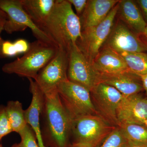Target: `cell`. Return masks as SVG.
<instances>
[{
  "instance_id": "cell-28",
  "label": "cell",
  "mask_w": 147,
  "mask_h": 147,
  "mask_svg": "<svg viewBox=\"0 0 147 147\" xmlns=\"http://www.w3.org/2000/svg\"><path fill=\"white\" fill-rule=\"evenodd\" d=\"M136 3L139 5L142 15L147 24V0H138Z\"/></svg>"
},
{
  "instance_id": "cell-21",
  "label": "cell",
  "mask_w": 147,
  "mask_h": 147,
  "mask_svg": "<svg viewBox=\"0 0 147 147\" xmlns=\"http://www.w3.org/2000/svg\"><path fill=\"white\" fill-rule=\"evenodd\" d=\"M128 142L147 146V128L136 124H120L118 125Z\"/></svg>"
},
{
  "instance_id": "cell-10",
  "label": "cell",
  "mask_w": 147,
  "mask_h": 147,
  "mask_svg": "<svg viewBox=\"0 0 147 147\" xmlns=\"http://www.w3.org/2000/svg\"><path fill=\"white\" fill-rule=\"evenodd\" d=\"M90 94L98 115L111 125L118 127L117 110L123 96L114 87L102 83L97 84Z\"/></svg>"
},
{
  "instance_id": "cell-15",
  "label": "cell",
  "mask_w": 147,
  "mask_h": 147,
  "mask_svg": "<svg viewBox=\"0 0 147 147\" xmlns=\"http://www.w3.org/2000/svg\"><path fill=\"white\" fill-rule=\"evenodd\" d=\"M119 0H90L80 17L82 31L96 26L107 17Z\"/></svg>"
},
{
  "instance_id": "cell-29",
  "label": "cell",
  "mask_w": 147,
  "mask_h": 147,
  "mask_svg": "<svg viewBox=\"0 0 147 147\" xmlns=\"http://www.w3.org/2000/svg\"><path fill=\"white\" fill-rule=\"evenodd\" d=\"M7 14L3 11H0V34L4 30L5 25L7 20Z\"/></svg>"
},
{
  "instance_id": "cell-39",
  "label": "cell",
  "mask_w": 147,
  "mask_h": 147,
  "mask_svg": "<svg viewBox=\"0 0 147 147\" xmlns=\"http://www.w3.org/2000/svg\"><path fill=\"white\" fill-rule=\"evenodd\" d=\"M2 11V10H1V9H0V11Z\"/></svg>"
},
{
  "instance_id": "cell-7",
  "label": "cell",
  "mask_w": 147,
  "mask_h": 147,
  "mask_svg": "<svg viewBox=\"0 0 147 147\" xmlns=\"http://www.w3.org/2000/svg\"><path fill=\"white\" fill-rule=\"evenodd\" d=\"M118 9V3L100 24L82 31V36L76 45L90 64L108 39Z\"/></svg>"
},
{
  "instance_id": "cell-14",
  "label": "cell",
  "mask_w": 147,
  "mask_h": 147,
  "mask_svg": "<svg viewBox=\"0 0 147 147\" xmlns=\"http://www.w3.org/2000/svg\"><path fill=\"white\" fill-rule=\"evenodd\" d=\"M100 83L114 87L124 96L140 93L144 90L140 76L129 71L114 74H100Z\"/></svg>"
},
{
  "instance_id": "cell-23",
  "label": "cell",
  "mask_w": 147,
  "mask_h": 147,
  "mask_svg": "<svg viewBox=\"0 0 147 147\" xmlns=\"http://www.w3.org/2000/svg\"><path fill=\"white\" fill-rule=\"evenodd\" d=\"M18 134L21 138L19 147H40L34 131L28 125Z\"/></svg>"
},
{
  "instance_id": "cell-24",
  "label": "cell",
  "mask_w": 147,
  "mask_h": 147,
  "mask_svg": "<svg viewBox=\"0 0 147 147\" xmlns=\"http://www.w3.org/2000/svg\"><path fill=\"white\" fill-rule=\"evenodd\" d=\"M12 132L13 131L9 121L5 106L0 105V141Z\"/></svg>"
},
{
  "instance_id": "cell-32",
  "label": "cell",
  "mask_w": 147,
  "mask_h": 147,
  "mask_svg": "<svg viewBox=\"0 0 147 147\" xmlns=\"http://www.w3.org/2000/svg\"><path fill=\"white\" fill-rule=\"evenodd\" d=\"M139 36L144 43L147 44V26L145 29L144 33L139 35Z\"/></svg>"
},
{
  "instance_id": "cell-9",
  "label": "cell",
  "mask_w": 147,
  "mask_h": 147,
  "mask_svg": "<svg viewBox=\"0 0 147 147\" xmlns=\"http://www.w3.org/2000/svg\"><path fill=\"white\" fill-rule=\"evenodd\" d=\"M68 53L59 47L57 54L38 74L35 82L44 94L57 90L62 82L67 80Z\"/></svg>"
},
{
  "instance_id": "cell-34",
  "label": "cell",
  "mask_w": 147,
  "mask_h": 147,
  "mask_svg": "<svg viewBox=\"0 0 147 147\" xmlns=\"http://www.w3.org/2000/svg\"><path fill=\"white\" fill-rule=\"evenodd\" d=\"M4 41V40H3L2 38L0 36V58L5 57L3 55L2 51V45Z\"/></svg>"
},
{
  "instance_id": "cell-27",
  "label": "cell",
  "mask_w": 147,
  "mask_h": 147,
  "mask_svg": "<svg viewBox=\"0 0 147 147\" xmlns=\"http://www.w3.org/2000/svg\"><path fill=\"white\" fill-rule=\"evenodd\" d=\"M14 46L17 54H22L26 53L29 50L30 47V43L24 39L16 40L14 42Z\"/></svg>"
},
{
  "instance_id": "cell-30",
  "label": "cell",
  "mask_w": 147,
  "mask_h": 147,
  "mask_svg": "<svg viewBox=\"0 0 147 147\" xmlns=\"http://www.w3.org/2000/svg\"><path fill=\"white\" fill-rule=\"evenodd\" d=\"M68 147H94L89 144L82 143H71Z\"/></svg>"
},
{
  "instance_id": "cell-25",
  "label": "cell",
  "mask_w": 147,
  "mask_h": 147,
  "mask_svg": "<svg viewBox=\"0 0 147 147\" xmlns=\"http://www.w3.org/2000/svg\"><path fill=\"white\" fill-rule=\"evenodd\" d=\"M3 55L5 57H12L18 55L13 42L4 41L2 48Z\"/></svg>"
},
{
  "instance_id": "cell-22",
  "label": "cell",
  "mask_w": 147,
  "mask_h": 147,
  "mask_svg": "<svg viewBox=\"0 0 147 147\" xmlns=\"http://www.w3.org/2000/svg\"><path fill=\"white\" fill-rule=\"evenodd\" d=\"M128 142L118 127L97 147H127Z\"/></svg>"
},
{
  "instance_id": "cell-16",
  "label": "cell",
  "mask_w": 147,
  "mask_h": 147,
  "mask_svg": "<svg viewBox=\"0 0 147 147\" xmlns=\"http://www.w3.org/2000/svg\"><path fill=\"white\" fill-rule=\"evenodd\" d=\"M91 64L99 74H114L129 71L121 55L108 47L100 50Z\"/></svg>"
},
{
  "instance_id": "cell-36",
  "label": "cell",
  "mask_w": 147,
  "mask_h": 147,
  "mask_svg": "<svg viewBox=\"0 0 147 147\" xmlns=\"http://www.w3.org/2000/svg\"><path fill=\"white\" fill-rule=\"evenodd\" d=\"M144 126L146 127L147 128V117L146 119V121H145L144 125Z\"/></svg>"
},
{
  "instance_id": "cell-5",
  "label": "cell",
  "mask_w": 147,
  "mask_h": 147,
  "mask_svg": "<svg viewBox=\"0 0 147 147\" xmlns=\"http://www.w3.org/2000/svg\"><path fill=\"white\" fill-rule=\"evenodd\" d=\"M116 127L98 115L83 116L72 121L71 143H85L97 147Z\"/></svg>"
},
{
  "instance_id": "cell-35",
  "label": "cell",
  "mask_w": 147,
  "mask_h": 147,
  "mask_svg": "<svg viewBox=\"0 0 147 147\" xmlns=\"http://www.w3.org/2000/svg\"><path fill=\"white\" fill-rule=\"evenodd\" d=\"M11 147H19V146H18V144H13L12 146H11Z\"/></svg>"
},
{
  "instance_id": "cell-20",
  "label": "cell",
  "mask_w": 147,
  "mask_h": 147,
  "mask_svg": "<svg viewBox=\"0 0 147 147\" xmlns=\"http://www.w3.org/2000/svg\"><path fill=\"white\" fill-rule=\"evenodd\" d=\"M118 53L123 59L129 71L139 76L147 73V53L130 52Z\"/></svg>"
},
{
  "instance_id": "cell-6",
  "label": "cell",
  "mask_w": 147,
  "mask_h": 147,
  "mask_svg": "<svg viewBox=\"0 0 147 147\" xmlns=\"http://www.w3.org/2000/svg\"><path fill=\"white\" fill-rule=\"evenodd\" d=\"M0 9L7 16L4 26V30L7 33L24 31L28 28L37 40L57 46L48 34L31 19L23 8L21 0H0Z\"/></svg>"
},
{
  "instance_id": "cell-18",
  "label": "cell",
  "mask_w": 147,
  "mask_h": 147,
  "mask_svg": "<svg viewBox=\"0 0 147 147\" xmlns=\"http://www.w3.org/2000/svg\"><path fill=\"white\" fill-rule=\"evenodd\" d=\"M24 10L37 26L41 28L52 12L56 0H21Z\"/></svg>"
},
{
  "instance_id": "cell-11",
  "label": "cell",
  "mask_w": 147,
  "mask_h": 147,
  "mask_svg": "<svg viewBox=\"0 0 147 147\" xmlns=\"http://www.w3.org/2000/svg\"><path fill=\"white\" fill-rule=\"evenodd\" d=\"M105 47H109L117 53L147 52L146 47L139 36L121 22L113 26L105 41Z\"/></svg>"
},
{
  "instance_id": "cell-38",
  "label": "cell",
  "mask_w": 147,
  "mask_h": 147,
  "mask_svg": "<svg viewBox=\"0 0 147 147\" xmlns=\"http://www.w3.org/2000/svg\"><path fill=\"white\" fill-rule=\"evenodd\" d=\"M0 147H4L3 146V145L1 144V143H0Z\"/></svg>"
},
{
  "instance_id": "cell-8",
  "label": "cell",
  "mask_w": 147,
  "mask_h": 147,
  "mask_svg": "<svg viewBox=\"0 0 147 147\" xmlns=\"http://www.w3.org/2000/svg\"><path fill=\"white\" fill-rule=\"evenodd\" d=\"M67 52V79L85 87L90 92L99 83L100 74L95 70L76 44L71 45Z\"/></svg>"
},
{
  "instance_id": "cell-26",
  "label": "cell",
  "mask_w": 147,
  "mask_h": 147,
  "mask_svg": "<svg viewBox=\"0 0 147 147\" xmlns=\"http://www.w3.org/2000/svg\"><path fill=\"white\" fill-rule=\"evenodd\" d=\"M68 1L73 5L77 13V15L80 18L84 12L87 5L88 1L86 0H68Z\"/></svg>"
},
{
  "instance_id": "cell-17",
  "label": "cell",
  "mask_w": 147,
  "mask_h": 147,
  "mask_svg": "<svg viewBox=\"0 0 147 147\" xmlns=\"http://www.w3.org/2000/svg\"><path fill=\"white\" fill-rule=\"evenodd\" d=\"M117 14L121 20L134 33L138 36L144 33L147 24L135 1L132 0L120 1Z\"/></svg>"
},
{
  "instance_id": "cell-19",
  "label": "cell",
  "mask_w": 147,
  "mask_h": 147,
  "mask_svg": "<svg viewBox=\"0 0 147 147\" xmlns=\"http://www.w3.org/2000/svg\"><path fill=\"white\" fill-rule=\"evenodd\" d=\"M5 109L12 131L19 134L28 125L22 103L18 100H9Z\"/></svg>"
},
{
  "instance_id": "cell-13",
  "label": "cell",
  "mask_w": 147,
  "mask_h": 147,
  "mask_svg": "<svg viewBox=\"0 0 147 147\" xmlns=\"http://www.w3.org/2000/svg\"><path fill=\"white\" fill-rule=\"evenodd\" d=\"M28 80L32 99L30 106L25 110V118L27 124L34 131L39 147H45L41 139L40 129V115L44 104L45 94L34 80Z\"/></svg>"
},
{
  "instance_id": "cell-2",
  "label": "cell",
  "mask_w": 147,
  "mask_h": 147,
  "mask_svg": "<svg viewBox=\"0 0 147 147\" xmlns=\"http://www.w3.org/2000/svg\"><path fill=\"white\" fill-rule=\"evenodd\" d=\"M59 48L67 51L82 36L80 18L68 0H56L42 28Z\"/></svg>"
},
{
  "instance_id": "cell-12",
  "label": "cell",
  "mask_w": 147,
  "mask_h": 147,
  "mask_svg": "<svg viewBox=\"0 0 147 147\" xmlns=\"http://www.w3.org/2000/svg\"><path fill=\"white\" fill-rule=\"evenodd\" d=\"M147 117V97L140 93L123 96L117 110L118 125L127 123L144 125Z\"/></svg>"
},
{
  "instance_id": "cell-33",
  "label": "cell",
  "mask_w": 147,
  "mask_h": 147,
  "mask_svg": "<svg viewBox=\"0 0 147 147\" xmlns=\"http://www.w3.org/2000/svg\"><path fill=\"white\" fill-rule=\"evenodd\" d=\"M127 147H147V146L128 142Z\"/></svg>"
},
{
  "instance_id": "cell-31",
  "label": "cell",
  "mask_w": 147,
  "mask_h": 147,
  "mask_svg": "<svg viewBox=\"0 0 147 147\" xmlns=\"http://www.w3.org/2000/svg\"><path fill=\"white\" fill-rule=\"evenodd\" d=\"M142 81V85L144 90H145L147 96V73L144 75H142L140 76Z\"/></svg>"
},
{
  "instance_id": "cell-4",
  "label": "cell",
  "mask_w": 147,
  "mask_h": 147,
  "mask_svg": "<svg viewBox=\"0 0 147 147\" xmlns=\"http://www.w3.org/2000/svg\"><path fill=\"white\" fill-rule=\"evenodd\" d=\"M57 91L72 121L87 115H98L92 101L90 92L85 87L67 79L59 84Z\"/></svg>"
},
{
  "instance_id": "cell-3",
  "label": "cell",
  "mask_w": 147,
  "mask_h": 147,
  "mask_svg": "<svg viewBox=\"0 0 147 147\" xmlns=\"http://www.w3.org/2000/svg\"><path fill=\"white\" fill-rule=\"evenodd\" d=\"M59 47L37 40L30 43L29 50L21 57L2 67L8 74H16L34 80L38 74L57 54Z\"/></svg>"
},
{
  "instance_id": "cell-37",
  "label": "cell",
  "mask_w": 147,
  "mask_h": 147,
  "mask_svg": "<svg viewBox=\"0 0 147 147\" xmlns=\"http://www.w3.org/2000/svg\"><path fill=\"white\" fill-rule=\"evenodd\" d=\"M144 44L145 46H146V47L147 52V44H146V43H144Z\"/></svg>"
},
{
  "instance_id": "cell-1",
  "label": "cell",
  "mask_w": 147,
  "mask_h": 147,
  "mask_svg": "<svg viewBox=\"0 0 147 147\" xmlns=\"http://www.w3.org/2000/svg\"><path fill=\"white\" fill-rule=\"evenodd\" d=\"M72 120L62 104L57 90L45 94L40 129L45 147H68Z\"/></svg>"
}]
</instances>
